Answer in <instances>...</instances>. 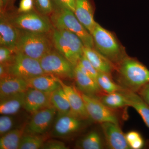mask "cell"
<instances>
[{
  "label": "cell",
  "instance_id": "obj_7",
  "mask_svg": "<svg viewBox=\"0 0 149 149\" xmlns=\"http://www.w3.org/2000/svg\"><path fill=\"white\" fill-rule=\"evenodd\" d=\"M41 67L46 74L59 78H74V66L55 49L45 55L40 60Z\"/></svg>",
  "mask_w": 149,
  "mask_h": 149
},
{
  "label": "cell",
  "instance_id": "obj_27",
  "mask_svg": "<svg viewBox=\"0 0 149 149\" xmlns=\"http://www.w3.org/2000/svg\"><path fill=\"white\" fill-rule=\"evenodd\" d=\"M97 81L102 91L105 93L120 92L124 89L113 80L111 75L107 73L99 72Z\"/></svg>",
  "mask_w": 149,
  "mask_h": 149
},
{
  "label": "cell",
  "instance_id": "obj_23",
  "mask_svg": "<svg viewBox=\"0 0 149 149\" xmlns=\"http://www.w3.org/2000/svg\"><path fill=\"white\" fill-rule=\"evenodd\" d=\"M24 130L25 127L15 128L1 136L0 149H19Z\"/></svg>",
  "mask_w": 149,
  "mask_h": 149
},
{
  "label": "cell",
  "instance_id": "obj_20",
  "mask_svg": "<svg viewBox=\"0 0 149 149\" xmlns=\"http://www.w3.org/2000/svg\"><path fill=\"white\" fill-rule=\"evenodd\" d=\"M29 88L51 93L61 87L58 77L52 75L45 74L26 80Z\"/></svg>",
  "mask_w": 149,
  "mask_h": 149
},
{
  "label": "cell",
  "instance_id": "obj_31",
  "mask_svg": "<svg viewBox=\"0 0 149 149\" xmlns=\"http://www.w3.org/2000/svg\"><path fill=\"white\" fill-rule=\"evenodd\" d=\"M14 120L12 115H2L0 117V135L2 136L12 130Z\"/></svg>",
  "mask_w": 149,
  "mask_h": 149
},
{
  "label": "cell",
  "instance_id": "obj_37",
  "mask_svg": "<svg viewBox=\"0 0 149 149\" xmlns=\"http://www.w3.org/2000/svg\"><path fill=\"white\" fill-rule=\"evenodd\" d=\"M137 93L141 98L149 105V83L144 85Z\"/></svg>",
  "mask_w": 149,
  "mask_h": 149
},
{
  "label": "cell",
  "instance_id": "obj_1",
  "mask_svg": "<svg viewBox=\"0 0 149 149\" xmlns=\"http://www.w3.org/2000/svg\"><path fill=\"white\" fill-rule=\"evenodd\" d=\"M118 84L123 88L138 93L149 83V69L135 59L126 56L117 66Z\"/></svg>",
  "mask_w": 149,
  "mask_h": 149
},
{
  "label": "cell",
  "instance_id": "obj_30",
  "mask_svg": "<svg viewBox=\"0 0 149 149\" xmlns=\"http://www.w3.org/2000/svg\"><path fill=\"white\" fill-rule=\"evenodd\" d=\"M35 6L38 12L43 15H50L55 9L52 0H34Z\"/></svg>",
  "mask_w": 149,
  "mask_h": 149
},
{
  "label": "cell",
  "instance_id": "obj_12",
  "mask_svg": "<svg viewBox=\"0 0 149 149\" xmlns=\"http://www.w3.org/2000/svg\"><path fill=\"white\" fill-rule=\"evenodd\" d=\"M106 145L111 149H130L125 134L119 124L105 122L100 124Z\"/></svg>",
  "mask_w": 149,
  "mask_h": 149
},
{
  "label": "cell",
  "instance_id": "obj_16",
  "mask_svg": "<svg viewBox=\"0 0 149 149\" xmlns=\"http://www.w3.org/2000/svg\"><path fill=\"white\" fill-rule=\"evenodd\" d=\"M74 14L77 19L92 34L97 22L94 19V11L91 0H76Z\"/></svg>",
  "mask_w": 149,
  "mask_h": 149
},
{
  "label": "cell",
  "instance_id": "obj_32",
  "mask_svg": "<svg viewBox=\"0 0 149 149\" xmlns=\"http://www.w3.org/2000/svg\"><path fill=\"white\" fill-rule=\"evenodd\" d=\"M15 51L7 47H0V64H8L12 60Z\"/></svg>",
  "mask_w": 149,
  "mask_h": 149
},
{
  "label": "cell",
  "instance_id": "obj_5",
  "mask_svg": "<svg viewBox=\"0 0 149 149\" xmlns=\"http://www.w3.org/2000/svg\"><path fill=\"white\" fill-rule=\"evenodd\" d=\"M51 36L56 50L76 66L83 56L85 47L80 38L67 30L54 28Z\"/></svg>",
  "mask_w": 149,
  "mask_h": 149
},
{
  "label": "cell",
  "instance_id": "obj_35",
  "mask_svg": "<svg viewBox=\"0 0 149 149\" xmlns=\"http://www.w3.org/2000/svg\"><path fill=\"white\" fill-rule=\"evenodd\" d=\"M42 149H67L68 148L61 141L52 140L45 142Z\"/></svg>",
  "mask_w": 149,
  "mask_h": 149
},
{
  "label": "cell",
  "instance_id": "obj_33",
  "mask_svg": "<svg viewBox=\"0 0 149 149\" xmlns=\"http://www.w3.org/2000/svg\"><path fill=\"white\" fill-rule=\"evenodd\" d=\"M79 62L81 63L87 70L90 76L94 80L97 81V77L98 75L99 72L96 70L93 65L91 64V63L89 61L88 59L86 58L84 54L80 58Z\"/></svg>",
  "mask_w": 149,
  "mask_h": 149
},
{
  "label": "cell",
  "instance_id": "obj_36",
  "mask_svg": "<svg viewBox=\"0 0 149 149\" xmlns=\"http://www.w3.org/2000/svg\"><path fill=\"white\" fill-rule=\"evenodd\" d=\"M34 0H21L17 12L21 13L31 11L34 9Z\"/></svg>",
  "mask_w": 149,
  "mask_h": 149
},
{
  "label": "cell",
  "instance_id": "obj_6",
  "mask_svg": "<svg viewBox=\"0 0 149 149\" xmlns=\"http://www.w3.org/2000/svg\"><path fill=\"white\" fill-rule=\"evenodd\" d=\"M6 13L10 21L19 30L43 33H51L53 30L49 18L35 11V9L29 12H17L9 15Z\"/></svg>",
  "mask_w": 149,
  "mask_h": 149
},
{
  "label": "cell",
  "instance_id": "obj_26",
  "mask_svg": "<svg viewBox=\"0 0 149 149\" xmlns=\"http://www.w3.org/2000/svg\"><path fill=\"white\" fill-rule=\"evenodd\" d=\"M105 141L97 131H91L81 139L77 144L78 148L102 149L104 148Z\"/></svg>",
  "mask_w": 149,
  "mask_h": 149
},
{
  "label": "cell",
  "instance_id": "obj_21",
  "mask_svg": "<svg viewBox=\"0 0 149 149\" xmlns=\"http://www.w3.org/2000/svg\"><path fill=\"white\" fill-rule=\"evenodd\" d=\"M120 92L127 99L129 107L136 110L149 128V105L141 98L138 93L125 88Z\"/></svg>",
  "mask_w": 149,
  "mask_h": 149
},
{
  "label": "cell",
  "instance_id": "obj_19",
  "mask_svg": "<svg viewBox=\"0 0 149 149\" xmlns=\"http://www.w3.org/2000/svg\"><path fill=\"white\" fill-rule=\"evenodd\" d=\"M29 88L27 81L13 76L1 78L0 80V99L22 93Z\"/></svg>",
  "mask_w": 149,
  "mask_h": 149
},
{
  "label": "cell",
  "instance_id": "obj_15",
  "mask_svg": "<svg viewBox=\"0 0 149 149\" xmlns=\"http://www.w3.org/2000/svg\"><path fill=\"white\" fill-rule=\"evenodd\" d=\"M58 79L68 99L71 112L83 120L89 118L82 94L73 86L67 85L60 78Z\"/></svg>",
  "mask_w": 149,
  "mask_h": 149
},
{
  "label": "cell",
  "instance_id": "obj_2",
  "mask_svg": "<svg viewBox=\"0 0 149 149\" xmlns=\"http://www.w3.org/2000/svg\"><path fill=\"white\" fill-rule=\"evenodd\" d=\"M20 30L16 52L40 60L54 49L51 33H38Z\"/></svg>",
  "mask_w": 149,
  "mask_h": 149
},
{
  "label": "cell",
  "instance_id": "obj_13",
  "mask_svg": "<svg viewBox=\"0 0 149 149\" xmlns=\"http://www.w3.org/2000/svg\"><path fill=\"white\" fill-rule=\"evenodd\" d=\"M20 30L11 22L6 12L0 15V45L16 52Z\"/></svg>",
  "mask_w": 149,
  "mask_h": 149
},
{
  "label": "cell",
  "instance_id": "obj_4",
  "mask_svg": "<svg viewBox=\"0 0 149 149\" xmlns=\"http://www.w3.org/2000/svg\"><path fill=\"white\" fill-rule=\"evenodd\" d=\"M49 19L55 29L72 32L80 38L85 47L95 48L93 36L78 20L73 12L67 9L55 8Z\"/></svg>",
  "mask_w": 149,
  "mask_h": 149
},
{
  "label": "cell",
  "instance_id": "obj_10",
  "mask_svg": "<svg viewBox=\"0 0 149 149\" xmlns=\"http://www.w3.org/2000/svg\"><path fill=\"white\" fill-rule=\"evenodd\" d=\"M57 112L52 105L32 113L31 119L25 126L24 133L38 135L45 134L50 128Z\"/></svg>",
  "mask_w": 149,
  "mask_h": 149
},
{
  "label": "cell",
  "instance_id": "obj_11",
  "mask_svg": "<svg viewBox=\"0 0 149 149\" xmlns=\"http://www.w3.org/2000/svg\"><path fill=\"white\" fill-rule=\"evenodd\" d=\"M83 119L72 112L58 113L54 123L52 135L56 137H65L77 132L81 128Z\"/></svg>",
  "mask_w": 149,
  "mask_h": 149
},
{
  "label": "cell",
  "instance_id": "obj_25",
  "mask_svg": "<svg viewBox=\"0 0 149 149\" xmlns=\"http://www.w3.org/2000/svg\"><path fill=\"white\" fill-rule=\"evenodd\" d=\"M51 102L52 105L56 109L58 113L63 114L71 112L68 99L61 86L51 93Z\"/></svg>",
  "mask_w": 149,
  "mask_h": 149
},
{
  "label": "cell",
  "instance_id": "obj_9",
  "mask_svg": "<svg viewBox=\"0 0 149 149\" xmlns=\"http://www.w3.org/2000/svg\"><path fill=\"white\" fill-rule=\"evenodd\" d=\"M81 94L89 118L92 120L100 124L105 122L119 124V118L114 110L106 106L99 98Z\"/></svg>",
  "mask_w": 149,
  "mask_h": 149
},
{
  "label": "cell",
  "instance_id": "obj_17",
  "mask_svg": "<svg viewBox=\"0 0 149 149\" xmlns=\"http://www.w3.org/2000/svg\"><path fill=\"white\" fill-rule=\"evenodd\" d=\"M83 54L98 72L111 75L116 69V65L96 49L95 48L85 47Z\"/></svg>",
  "mask_w": 149,
  "mask_h": 149
},
{
  "label": "cell",
  "instance_id": "obj_3",
  "mask_svg": "<svg viewBox=\"0 0 149 149\" xmlns=\"http://www.w3.org/2000/svg\"><path fill=\"white\" fill-rule=\"evenodd\" d=\"M91 35L96 49L116 67L128 56L114 35L97 22Z\"/></svg>",
  "mask_w": 149,
  "mask_h": 149
},
{
  "label": "cell",
  "instance_id": "obj_14",
  "mask_svg": "<svg viewBox=\"0 0 149 149\" xmlns=\"http://www.w3.org/2000/svg\"><path fill=\"white\" fill-rule=\"evenodd\" d=\"M51 94L29 88L25 92L23 108L28 112L33 113L51 106Z\"/></svg>",
  "mask_w": 149,
  "mask_h": 149
},
{
  "label": "cell",
  "instance_id": "obj_34",
  "mask_svg": "<svg viewBox=\"0 0 149 149\" xmlns=\"http://www.w3.org/2000/svg\"><path fill=\"white\" fill-rule=\"evenodd\" d=\"M55 8L67 9L74 13L76 0H52Z\"/></svg>",
  "mask_w": 149,
  "mask_h": 149
},
{
  "label": "cell",
  "instance_id": "obj_22",
  "mask_svg": "<svg viewBox=\"0 0 149 149\" xmlns=\"http://www.w3.org/2000/svg\"><path fill=\"white\" fill-rule=\"evenodd\" d=\"M25 93H22L8 96L1 99L0 113L1 115H13L23 108Z\"/></svg>",
  "mask_w": 149,
  "mask_h": 149
},
{
  "label": "cell",
  "instance_id": "obj_8",
  "mask_svg": "<svg viewBox=\"0 0 149 149\" xmlns=\"http://www.w3.org/2000/svg\"><path fill=\"white\" fill-rule=\"evenodd\" d=\"M7 65L9 76L25 80L46 74L41 67L40 60L19 52H16L12 60Z\"/></svg>",
  "mask_w": 149,
  "mask_h": 149
},
{
  "label": "cell",
  "instance_id": "obj_38",
  "mask_svg": "<svg viewBox=\"0 0 149 149\" xmlns=\"http://www.w3.org/2000/svg\"><path fill=\"white\" fill-rule=\"evenodd\" d=\"M14 0H0L1 12L7 11L10 7L12 6Z\"/></svg>",
  "mask_w": 149,
  "mask_h": 149
},
{
  "label": "cell",
  "instance_id": "obj_24",
  "mask_svg": "<svg viewBox=\"0 0 149 149\" xmlns=\"http://www.w3.org/2000/svg\"><path fill=\"white\" fill-rule=\"evenodd\" d=\"M99 99L106 106L114 110L129 107L127 99L120 92L105 93L101 96Z\"/></svg>",
  "mask_w": 149,
  "mask_h": 149
},
{
  "label": "cell",
  "instance_id": "obj_28",
  "mask_svg": "<svg viewBox=\"0 0 149 149\" xmlns=\"http://www.w3.org/2000/svg\"><path fill=\"white\" fill-rule=\"evenodd\" d=\"M45 139L42 135L24 133L22 138L19 149H42Z\"/></svg>",
  "mask_w": 149,
  "mask_h": 149
},
{
  "label": "cell",
  "instance_id": "obj_29",
  "mask_svg": "<svg viewBox=\"0 0 149 149\" xmlns=\"http://www.w3.org/2000/svg\"><path fill=\"white\" fill-rule=\"evenodd\" d=\"M126 141L130 149H141L143 147L144 141L141 134L136 131H130L125 134Z\"/></svg>",
  "mask_w": 149,
  "mask_h": 149
},
{
  "label": "cell",
  "instance_id": "obj_18",
  "mask_svg": "<svg viewBox=\"0 0 149 149\" xmlns=\"http://www.w3.org/2000/svg\"><path fill=\"white\" fill-rule=\"evenodd\" d=\"M74 79L77 89L82 93L97 98L102 95L103 91L97 81L83 73L77 66L74 68Z\"/></svg>",
  "mask_w": 149,
  "mask_h": 149
}]
</instances>
